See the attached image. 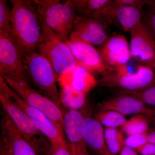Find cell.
I'll return each mask as SVG.
<instances>
[{
  "label": "cell",
  "instance_id": "obj_18",
  "mask_svg": "<svg viewBox=\"0 0 155 155\" xmlns=\"http://www.w3.org/2000/svg\"><path fill=\"white\" fill-rule=\"evenodd\" d=\"M58 81L61 86L68 85L85 95L94 88L97 83L91 72L79 65L71 72L58 77Z\"/></svg>",
  "mask_w": 155,
  "mask_h": 155
},
{
  "label": "cell",
  "instance_id": "obj_16",
  "mask_svg": "<svg viewBox=\"0 0 155 155\" xmlns=\"http://www.w3.org/2000/svg\"><path fill=\"white\" fill-rule=\"evenodd\" d=\"M103 125L95 118L84 116L82 135L87 146L98 155H112L107 147Z\"/></svg>",
  "mask_w": 155,
  "mask_h": 155
},
{
  "label": "cell",
  "instance_id": "obj_3",
  "mask_svg": "<svg viewBox=\"0 0 155 155\" xmlns=\"http://www.w3.org/2000/svg\"><path fill=\"white\" fill-rule=\"evenodd\" d=\"M8 87V84L0 75V102L3 109L37 153L41 152L45 145L43 137L44 135L35 122L14 101Z\"/></svg>",
  "mask_w": 155,
  "mask_h": 155
},
{
  "label": "cell",
  "instance_id": "obj_12",
  "mask_svg": "<svg viewBox=\"0 0 155 155\" xmlns=\"http://www.w3.org/2000/svg\"><path fill=\"white\" fill-rule=\"evenodd\" d=\"M108 25L99 20L77 16L74 20L70 36L94 46L101 47L109 38L107 32Z\"/></svg>",
  "mask_w": 155,
  "mask_h": 155
},
{
  "label": "cell",
  "instance_id": "obj_22",
  "mask_svg": "<svg viewBox=\"0 0 155 155\" xmlns=\"http://www.w3.org/2000/svg\"><path fill=\"white\" fill-rule=\"evenodd\" d=\"M104 130L106 144L109 152L112 155L119 154L125 145L123 133L116 128L105 127Z\"/></svg>",
  "mask_w": 155,
  "mask_h": 155
},
{
  "label": "cell",
  "instance_id": "obj_36",
  "mask_svg": "<svg viewBox=\"0 0 155 155\" xmlns=\"http://www.w3.org/2000/svg\"><path fill=\"white\" fill-rule=\"evenodd\" d=\"M88 155H90V154H89Z\"/></svg>",
  "mask_w": 155,
  "mask_h": 155
},
{
  "label": "cell",
  "instance_id": "obj_20",
  "mask_svg": "<svg viewBox=\"0 0 155 155\" xmlns=\"http://www.w3.org/2000/svg\"><path fill=\"white\" fill-rule=\"evenodd\" d=\"M60 91L61 104L69 110H79L86 102V95L78 91L71 87L61 86Z\"/></svg>",
  "mask_w": 155,
  "mask_h": 155
},
{
  "label": "cell",
  "instance_id": "obj_30",
  "mask_svg": "<svg viewBox=\"0 0 155 155\" xmlns=\"http://www.w3.org/2000/svg\"><path fill=\"white\" fill-rule=\"evenodd\" d=\"M119 155H140L135 150L129 147L125 146L119 153Z\"/></svg>",
  "mask_w": 155,
  "mask_h": 155
},
{
  "label": "cell",
  "instance_id": "obj_2",
  "mask_svg": "<svg viewBox=\"0 0 155 155\" xmlns=\"http://www.w3.org/2000/svg\"><path fill=\"white\" fill-rule=\"evenodd\" d=\"M22 59L27 74L41 94L60 107L62 104L57 87L58 77L49 61L35 51L26 53Z\"/></svg>",
  "mask_w": 155,
  "mask_h": 155
},
{
  "label": "cell",
  "instance_id": "obj_5",
  "mask_svg": "<svg viewBox=\"0 0 155 155\" xmlns=\"http://www.w3.org/2000/svg\"><path fill=\"white\" fill-rule=\"evenodd\" d=\"M41 23L42 40L38 50L39 53L49 61L58 78L71 72L78 64L66 41L43 22Z\"/></svg>",
  "mask_w": 155,
  "mask_h": 155
},
{
  "label": "cell",
  "instance_id": "obj_27",
  "mask_svg": "<svg viewBox=\"0 0 155 155\" xmlns=\"http://www.w3.org/2000/svg\"><path fill=\"white\" fill-rule=\"evenodd\" d=\"M143 17V22L155 38V13L148 10Z\"/></svg>",
  "mask_w": 155,
  "mask_h": 155
},
{
  "label": "cell",
  "instance_id": "obj_24",
  "mask_svg": "<svg viewBox=\"0 0 155 155\" xmlns=\"http://www.w3.org/2000/svg\"><path fill=\"white\" fill-rule=\"evenodd\" d=\"M0 30L11 33V10L5 0H0Z\"/></svg>",
  "mask_w": 155,
  "mask_h": 155
},
{
  "label": "cell",
  "instance_id": "obj_28",
  "mask_svg": "<svg viewBox=\"0 0 155 155\" xmlns=\"http://www.w3.org/2000/svg\"><path fill=\"white\" fill-rule=\"evenodd\" d=\"M114 2L116 5L130 6L142 10L147 5L148 0H114Z\"/></svg>",
  "mask_w": 155,
  "mask_h": 155
},
{
  "label": "cell",
  "instance_id": "obj_1",
  "mask_svg": "<svg viewBox=\"0 0 155 155\" xmlns=\"http://www.w3.org/2000/svg\"><path fill=\"white\" fill-rule=\"evenodd\" d=\"M11 35L22 56L38 49L42 40L41 25L34 1L12 0Z\"/></svg>",
  "mask_w": 155,
  "mask_h": 155
},
{
  "label": "cell",
  "instance_id": "obj_32",
  "mask_svg": "<svg viewBox=\"0 0 155 155\" xmlns=\"http://www.w3.org/2000/svg\"><path fill=\"white\" fill-rule=\"evenodd\" d=\"M150 120H151L155 123V107H149L148 114L146 116Z\"/></svg>",
  "mask_w": 155,
  "mask_h": 155
},
{
  "label": "cell",
  "instance_id": "obj_10",
  "mask_svg": "<svg viewBox=\"0 0 155 155\" xmlns=\"http://www.w3.org/2000/svg\"><path fill=\"white\" fill-rule=\"evenodd\" d=\"M107 71H119L127 69L131 57L130 45L125 36L110 37L99 50Z\"/></svg>",
  "mask_w": 155,
  "mask_h": 155
},
{
  "label": "cell",
  "instance_id": "obj_11",
  "mask_svg": "<svg viewBox=\"0 0 155 155\" xmlns=\"http://www.w3.org/2000/svg\"><path fill=\"white\" fill-rule=\"evenodd\" d=\"M8 91L18 106L35 122L40 131L49 140L50 145L67 143L64 133L41 111L29 106L8 85Z\"/></svg>",
  "mask_w": 155,
  "mask_h": 155
},
{
  "label": "cell",
  "instance_id": "obj_25",
  "mask_svg": "<svg viewBox=\"0 0 155 155\" xmlns=\"http://www.w3.org/2000/svg\"><path fill=\"white\" fill-rule=\"evenodd\" d=\"M147 133L127 136V138L125 139V146L137 150L148 143Z\"/></svg>",
  "mask_w": 155,
  "mask_h": 155
},
{
  "label": "cell",
  "instance_id": "obj_33",
  "mask_svg": "<svg viewBox=\"0 0 155 155\" xmlns=\"http://www.w3.org/2000/svg\"><path fill=\"white\" fill-rule=\"evenodd\" d=\"M146 6L148 10L155 13V0H148Z\"/></svg>",
  "mask_w": 155,
  "mask_h": 155
},
{
  "label": "cell",
  "instance_id": "obj_34",
  "mask_svg": "<svg viewBox=\"0 0 155 155\" xmlns=\"http://www.w3.org/2000/svg\"><path fill=\"white\" fill-rule=\"evenodd\" d=\"M0 155H13L8 150L6 147L3 145L1 144V152Z\"/></svg>",
  "mask_w": 155,
  "mask_h": 155
},
{
  "label": "cell",
  "instance_id": "obj_4",
  "mask_svg": "<svg viewBox=\"0 0 155 155\" xmlns=\"http://www.w3.org/2000/svg\"><path fill=\"white\" fill-rule=\"evenodd\" d=\"M41 22L54 33L67 41L72 31L75 17V9L66 1L34 0Z\"/></svg>",
  "mask_w": 155,
  "mask_h": 155
},
{
  "label": "cell",
  "instance_id": "obj_7",
  "mask_svg": "<svg viewBox=\"0 0 155 155\" xmlns=\"http://www.w3.org/2000/svg\"><path fill=\"white\" fill-rule=\"evenodd\" d=\"M101 84L108 87H117L122 90H143L155 85V72L150 67L139 65L134 73L127 69L106 71L102 75Z\"/></svg>",
  "mask_w": 155,
  "mask_h": 155
},
{
  "label": "cell",
  "instance_id": "obj_15",
  "mask_svg": "<svg viewBox=\"0 0 155 155\" xmlns=\"http://www.w3.org/2000/svg\"><path fill=\"white\" fill-rule=\"evenodd\" d=\"M1 128V144L6 147L12 155H38L6 113L2 119Z\"/></svg>",
  "mask_w": 155,
  "mask_h": 155
},
{
  "label": "cell",
  "instance_id": "obj_14",
  "mask_svg": "<svg viewBox=\"0 0 155 155\" xmlns=\"http://www.w3.org/2000/svg\"><path fill=\"white\" fill-rule=\"evenodd\" d=\"M67 2L79 16L110 25L114 22L116 5L112 0H69Z\"/></svg>",
  "mask_w": 155,
  "mask_h": 155
},
{
  "label": "cell",
  "instance_id": "obj_19",
  "mask_svg": "<svg viewBox=\"0 0 155 155\" xmlns=\"http://www.w3.org/2000/svg\"><path fill=\"white\" fill-rule=\"evenodd\" d=\"M115 5L114 22H118L125 31L130 32L143 21V13L140 9L130 6Z\"/></svg>",
  "mask_w": 155,
  "mask_h": 155
},
{
  "label": "cell",
  "instance_id": "obj_9",
  "mask_svg": "<svg viewBox=\"0 0 155 155\" xmlns=\"http://www.w3.org/2000/svg\"><path fill=\"white\" fill-rule=\"evenodd\" d=\"M131 57L141 65L153 69L155 64V38L143 20L130 31Z\"/></svg>",
  "mask_w": 155,
  "mask_h": 155
},
{
  "label": "cell",
  "instance_id": "obj_31",
  "mask_svg": "<svg viewBox=\"0 0 155 155\" xmlns=\"http://www.w3.org/2000/svg\"><path fill=\"white\" fill-rule=\"evenodd\" d=\"M147 141L150 143L155 144V130L148 131L147 133Z\"/></svg>",
  "mask_w": 155,
  "mask_h": 155
},
{
  "label": "cell",
  "instance_id": "obj_35",
  "mask_svg": "<svg viewBox=\"0 0 155 155\" xmlns=\"http://www.w3.org/2000/svg\"><path fill=\"white\" fill-rule=\"evenodd\" d=\"M153 71L155 72V64L154 65V67L153 68Z\"/></svg>",
  "mask_w": 155,
  "mask_h": 155
},
{
  "label": "cell",
  "instance_id": "obj_13",
  "mask_svg": "<svg viewBox=\"0 0 155 155\" xmlns=\"http://www.w3.org/2000/svg\"><path fill=\"white\" fill-rule=\"evenodd\" d=\"M66 42L78 65L84 67L90 72L101 75L107 71L100 51L94 46L71 36Z\"/></svg>",
  "mask_w": 155,
  "mask_h": 155
},
{
  "label": "cell",
  "instance_id": "obj_17",
  "mask_svg": "<svg viewBox=\"0 0 155 155\" xmlns=\"http://www.w3.org/2000/svg\"><path fill=\"white\" fill-rule=\"evenodd\" d=\"M150 107L141 101L128 95L112 98L100 104V110H113L124 115L141 114L147 116Z\"/></svg>",
  "mask_w": 155,
  "mask_h": 155
},
{
  "label": "cell",
  "instance_id": "obj_26",
  "mask_svg": "<svg viewBox=\"0 0 155 155\" xmlns=\"http://www.w3.org/2000/svg\"><path fill=\"white\" fill-rule=\"evenodd\" d=\"M46 155H72L67 143L50 145Z\"/></svg>",
  "mask_w": 155,
  "mask_h": 155
},
{
  "label": "cell",
  "instance_id": "obj_21",
  "mask_svg": "<svg viewBox=\"0 0 155 155\" xmlns=\"http://www.w3.org/2000/svg\"><path fill=\"white\" fill-rule=\"evenodd\" d=\"M149 124L148 117L143 114H136L127 120L122 129L127 136L147 134L149 131Z\"/></svg>",
  "mask_w": 155,
  "mask_h": 155
},
{
  "label": "cell",
  "instance_id": "obj_23",
  "mask_svg": "<svg viewBox=\"0 0 155 155\" xmlns=\"http://www.w3.org/2000/svg\"><path fill=\"white\" fill-rule=\"evenodd\" d=\"M95 119L106 127L116 128L122 127L127 120L125 116L113 110H99Z\"/></svg>",
  "mask_w": 155,
  "mask_h": 155
},
{
  "label": "cell",
  "instance_id": "obj_6",
  "mask_svg": "<svg viewBox=\"0 0 155 155\" xmlns=\"http://www.w3.org/2000/svg\"><path fill=\"white\" fill-rule=\"evenodd\" d=\"M2 76L9 86L26 104L42 112L64 133V116L59 106L32 88L27 81Z\"/></svg>",
  "mask_w": 155,
  "mask_h": 155
},
{
  "label": "cell",
  "instance_id": "obj_29",
  "mask_svg": "<svg viewBox=\"0 0 155 155\" xmlns=\"http://www.w3.org/2000/svg\"><path fill=\"white\" fill-rule=\"evenodd\" d=\"M136 151L140 155H155V144L147 143Z\"/></svg>",
  "mask_w": 155,
  "mask_h": 155
},
{
  "label": "cell",
  "instance_id": "obj_8",
  "mask_svg": "<svg viewBox=\"0 0 155 155\" xmlns=\"http://www.w3.org/2000/svg\"><path fill=\"white\" fill-rule=\"evenodd\" d=\"M0 75L28 82V75L17 42L11 33L2 30H0Z\"/></svg>",
  "mask_w": 155,
  "mask_h": 155
}]
</instances>
